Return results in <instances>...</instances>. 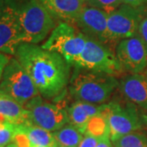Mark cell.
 <instances>
[{"label":"cell","instance_id":"6da1fadb","mask_svg":"<svg viewBox=\"0 0 147 147\" xmlns=\"http://www.w3.org/2000/svg\"><path fill=\"white\" fill-rule=\"evenodd\" d=\"M15 57L30 75L42 97H56L68 84L69 65L57 53L37 44L22 42L16 50Z\"/></svg>","mask_w":147,"mask_h":147},{"label":"cell","instance_id":"7a4b0ae2","mask_svg":"<svg viewBox=\"0 0 147 147\" xmlns=\"http://www.w3.org/2000/svg\"><path fill=\"white\" fill-rule=\"evenodd\" d=\"M119 84L115 76L86 70L77 73L74 76L70 82L69 90L77 100L103 105Z\"/></svg>","mask_w":147,"mask_h":147},{"label":"cell","instance_id":"3957f363","mask_svg":"<svg viewBox=\"0 0 147 147\" xmlns=\"http://www.w3.org/2000/svg\"><path fill=\"white\" fill-rule=\"evenodd\" d=\"M22 42L37 44L42 42L55 28L52 15L40 0H29L15 7Z\"/></svg>","mask_w":147,"mask_h":147},{"label":"cell","instance_id":"277c9868","mask_svg":"<svg viewBox=\"0 0 147 147\" xmlns=\"http://www.w3.org/2000/svg\"><path fill=\"white\" fill-rule=\"evenodd\" d=\"M87 43V37L69 23L61 22L54 28L41 47L61 55L69 65L78 61Z\"/></svg>","mask_w":147,"mask_h":147},{"label":"cell","instance_id":"5b68a950","mask_svg":"<svg viewBox=\"0 0 147 147\" xmlns=\"http://www.w3.org/2000/svg\"><path fill=\"white\" fill-rule=\"evenodd\" d=\"M0 92L22 105L40 95L31 78L16 57L11 58L4 69L0 81Z\"/></svg>","mask_w":147,"mask_h":147},{"label":"cell","instance_id":"8992f818","mask_svg":"<svg viewBox=\"0 0 147 147\" xmlns=\"http://www.w3.org/2000/svg\"><path fill=\"white\" fill-rule=\"evenodd\" d=\"M74 66L77 69L101 72L113 76L124 72L118 61L115 53L112 52L110 47L88 37L84 52Z\"/></svg>","mask_w":147,"mask_h":147},{"label":"cell","instance_id":"52a82bcc","mask_svg":"<svg viewBox=\"0 0 147 147\" xmlns=\"http://www.w3.org/2000/svg\"><path fill=\"white\" fill-rule=\"evenodd\" d=\"M102 114L106 119L112 142L142 128V121L136 105L128 103L105 104Z\"/></svg>","mask_w":147,"mask_h":147},{"label":"cell","instance_id":"ba28073f","mask_svg":"<svg viewBox=\"0 0 147 147\" xmlns=\"http://www.w3.org/2000/svg\"><path fill=\"white\" fill-rule=\"evenodd\" d=\"M29 114L30 123L54 132L69 123L67 110L60 105L43 100L38 95L24 105Z\"/></svg>","mask_w":147,"mask_h":147},{"label":"cell","instance_id":"9c48e42d","mask_svg":"<svg viewBox=\"0 0 147 147\" xmlns=\"http://www.w3.org/2000/svg\"><path fill=\"white\" fill-rule=\"evenodd\" d=\"M142 19L140 7L124 3L108 14L107 35L110 43L136 36Z\"/></svg>","mask_w":147,"mask_h":147},{"label":"cell","instance_id":"30bf717a","mask_svg":"<svg viewBox=\"0 0 147 147\" xmlns=\"http://www.w3.org/2000/svg\"><path fill=\"white\" fill-rule=\"evenodd\" d=\"M115 55L124 72L140 74L147 67V46L138 34L119 41Z\"/></svg>","mask_w":147,"mask_h":147},{"label":"cell","instance_id":"8fae6325","mask_svg":"<svg viewBox=\"0 0 147 147\" xmlns=\"http://www.w3.org/2000/svg\"><path fill=\"white\" fill-rule=\"evenodd\" d=\"M107 18L108 14L105 11L85 6L74 23L85 36L107 44L110 43L107 35Z\"/></svg>","mask_w":147,"mask_h":147},{"label":"cell","instance_id":"7c38bea8","mask_svg":"<svg viewBox=\"0 0 147 147\" xmlns=\"http://www.w3.org/2000/svg\"><path fill=\"white\" fill-rule=\"evenodd\" d=\"M21 43L22 38L15 8L10 7L0 16V53L15 56Z\"/></svg>","mask_w":147,"mask_h":147},{"label":"cell","instance_id":"4fadbf2b","mask_svg":"<svg viewBox=\"0 0 147 147\" xmlns=\"http://www.w3.org/2000/svg\"><path fill=\"white\" fill-rule=\"evenodd\" d=\"M119 88L130 103L147 110V78L142 74H129L123 77Z\"/></svg>","mask_w":147,"mask_h":147},{"label":"cell","instance_id":"5bb4252c","mask_svg":"<svg viewBox=\"0 0 147 147\" xmlns=\"http://www.w3.org/2000/svg\"><path fill=\"white\" fill-rule=\"evenodd\" d=\"M105 104L96 105L77 100L67 110L69 123L75 127L84 135L90 120L96 115L101 114L105 110Z\"/></svg>","mask_w":147,"mask_h":147},{"label":"cell","instance_id":"9a60e30c","mask_svg":"<svg viewBox=\"0 0 147 147\" xmlns=\"http://www.w3.org/2000/svg\"><path fill=\"white\" fill-rule=\"evenodd\" d=\"M53 17L74 23L85 5V0H40Z\"/></svg>","mask_w":147,"mask_h":147},{"label":"cell","instance_id":"2e32d148","mask_svg":"<svg viewBox=\"0 0 147 147\" xmlns=\"http://www.w3.org/2000/svg\"><path fill=\"white\" fill-rule=\"evenodd\" d=\"M0 119L16 125L30 123L25 106L3 93L0 95Z\"/></svg>","mask_w":147,"mask_h":147},{"label":"cell","instance_id":"e0dca14e","mask_svg":"<svg viewBox=\"0 0 147 147\" xmlns=\"http://www.w3.org/2000/svg\"><path fill=\"white\" fill-rule=\"evenodd\" d=\"M17 132L23 135L31 145L45 147H58L53 132L32 123L17 125Z\"/></svg>","mask_w":147,"mask_h":147},{"label":"cell","instance_id":"ac0fdd59","mask_svg":"<svg viewBox=\"0 0 147 147\" xmlns=\"http://www.w3.org/2000/svg\"><path fill=\"white\" fill-rule=\"evenodd\" d=\"M53 135L56 138L58 147H79L84 134L71 124H66Z\"/></svg>","mask_w":147,"mask_h":147},{"label":"cell","instance_id":"d6986e66","mask_svg":"<svg viewBox=\"0 0 147 147\" xmlns=\"http://www.w3.org/2000/svg\"><path fill=\"white\" fill-rule=\"evenodd\" d=\"M112 142L115 147H147V134L141 131H134Z\"/></svg>","mask_w":147,"mask_h":147},{"label":"cell","instance_id":"ffe728a7","mask_svg":"<svg viewBox=\"0 0 147 147\" xmlns=\"http://www.w3.org/2000/svg\"><path fill=\"white\" fill-rule=\"evenodd\" d=\"M85 133H88L99 138L105 135H110L107 121L102 113L96 115L90 120Z\"/></svg>","mask_w":147,"mask_h":147},{"label":"cell","instance_id":"44dd1931","mask_svg":"<svg viewBox=\"0 0 147 147\" xmlns=\"http://www.w3.org/2000/svg\"><path fill=\"white\" fill-rule=\"evenodd\" d=\"M17 133V125L0 119V147H5L14 142Z\"/></svg>","mask_w":147,"mask_h":147},{"label":"cell","instance_id":"7402d4cb","mask_svg":"<svg viewBox=\"0 0 147 147\" xmlns=\"http://www.w3.org/2000/svg\"><path fill=\"white\" fill-rule=\"evenodd\" d=\"M88 6L98 8L110 14L123 4V0H85Z\"/></svg>","mask_w":147,"mask_h":147},{"label":"cell","instance_id":"603a6c76","mask_svg":"<svg viewBox=\"0 0 147 147\" xmlns=\"http://www.w3.org/2000/svg\"><path fill=\"white\" fill-rule=\"evenodd\" d=\"M99 139H100L99 137H95L93 135H91L88 133H85L79 144V147H96L98 143Z\"/></svg>","mask_w":147,"mask_h":147},{"label":"cell","instance_id":"cb8c5ba5","mask_svg":"<svg viewBox=\"0 0 147 147\" xmlns=\"http://www.w3.org/2000/svg\"><path fill=\"white\" fill-rule=\"evenodd\" d=\"M137 34L140 36V38L143 40V42H145L147 46V16L144 17L141 21Z\"/></svg>","mask_w":147,"mask_h":147},{"label":"cell","instance_id":"d4e9b609","mask_svg":"<svg viewBox=\"0 0 147 147\" xmlns=\"http://www.w3.org/2000/svg\"><path fill=\"white\" fill-rule=\"evenodd\" d=\"M14 142L16 143V145H18L20 147H45L41 146H34V145H31V144L25 138V137H24L23 135H21V134L18 133V132L16 133V138H15Z\"/></svg>","mask_w":147,"mask_h":147},{"label":"cell","instance_id":"484cf974","mask_svg":"<svg viewBox=\"0 0 147 147\" xmlns=\"http://www.w3.org/2000/svg\"><path fill=\"white\" fill-rule=\"evenodd\" d=\"M10 59L11 58L8 57V55L0 53V81H1V79H2L4 69L9 62Z\"/></svg>","mask_w":147,"mask_h":147},{"label":"cell","instance_id":"4316f807","mask_svg":"<svg viewBox=\"0 0 147 147\" xmlns=\"http://www.w3.org/2000/svg\"><path fill=\"white\" fill-rule=\"evenodd\" d=\"M96 147H115L113 142L110 140V135H105L104 137H100L98 141V143Z\"/></svg>","mask_w":147,"mask_h":147},{"label":"cell","instance_id":"83f0119b","mask_svg":"<svg viewBox=\"0 0 147 147\" xmlns=\"http://www.w3.org/2000/svg\"><path fill=\"white\" fill-rule=\"evenodd\" d=\"M123 3L134 7H140L147 3V0H123Z\"/></svg>","mask_w":147,"mask_h":147},{"label":"cell","instance_id":"f1b7e54d","mask_svg":"<svg viewBox=\"0 0 147 147\" xmlns=\"http://www.w3.org/2000/svg\"><path fill=\"white\" fill-rule=\"evenodd\" d=\"M10 7L7 0H0V16L3 14Z\"/></svg>","mask_w":147,"mask_h":147},{"label":"cell","instance_id":"f546056e","mask_svg":"<svg viewBox=\"0 0 147 147\" xmlns=\"http://www.w3.org/2000/svg\"><path fill=\"white\" fill-rule=\"evenodd\" d=\"M142 121H143V123H145V124L147 126V112L146 113H145V114L142 115Z\"/></svg>","mask_w":147,"mask_h":147},{"label":"cell","instance_id":"4dcf8cb0","mask_svg":"<svg viewBox=\"0 0 147 147\" xmlns=\"http://www.w3.org/2000/svg\"><path fill=\"white\" fill-rule=\"evenodd\" d=\"M5 147H20L18 145H16L15 142H12V143H11V144H9L8 146H7Z\"/></svg>","mask_w":147,"mask_h":147},{"label":"cell","instance_id":"1f68e13d","mask_svg":"<svg viewBox=\"0 0 147 147\" xmlns=\"http://www.w3.org/2000/svg\"><path fill=\"white\" fill-rule=\"evenodd\" d=\"M1 94H2V92H0V95H1Z\"/></svg>","mask_w":147,"mask_h":147},{"label":"cell","instance_id":"d6a6232c","mask_svg":"<svg viewBox=\"0 0 147 147\" xmlns=\"http://www.w3.org/2000/svg\"><path fill=\"white\" fill-rule=\"evenodd\" d=\"M146 78H147V74H146Z\"/></svg>","mask_w":147,"mask_h":147}]
</instances>
